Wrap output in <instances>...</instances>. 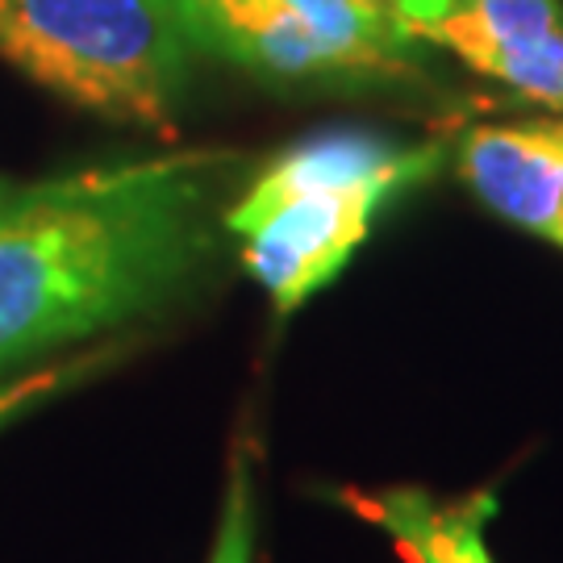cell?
I'll list each match as a JSON object with an SVG mask.
<instances>
[{
	"instance_id": "obj_1",
	"label": "cell",
	"mask_w": 563,
	"mask_h": 563,
	"mask_svg": "<svg viewBox=\"0 0 563 563\" xmlns=\"http://www.w3.org/2000/svg\"><path fill=\"white\" fill-rule=\"evenodd\" d=\"M213 155L84 167L0 205V372L139 322L213 251Z\"/></svg>"
},
{
	"instance_id": "obj_2",
	"label": "cell",
	"mask_w": 563,
	"mask_h": 563,
	"mask_svg": "<svg viewBox=\"0 0 563 563\" xmlns=\"http://www.w3.org/2000/svg\"><path fill=\"white\" fill-rule=\"evenodd\" d=\"M434 167L439 146L330 130L267 163L225 209V230L276 313H292L351 263L384 205Z\"/></svg>"
},
{
	"instance_id": "obj_3",
	"label": "cell",
	"mask_w": 563,
	"mask_h": 563,
	"mask_svg": "<svg viewBox=\"0 0 563 563\" xmlns=\"http://www.w3.org/2000/svg\"><path fill=\"white\" fill-rule=\"evenodd\" d=\"M188 55L180 0H0V59L109 121L167 130Z\"/></svg>"
},
{
	"instance_id": "obj_4",
	"label": "cell",
	"mask_w": 563,
	"mask_h": 563,
	"mask_svg": "<svg viewBox=\"0 0 563 563\" xmlns=\"http://www.w3.org/2000/svg\"><path fill=\"white\" fill-rule=\"evenodd\" d=\"M192 46L267 80H393L409 34L367 0H180Z\"/></svg>"
},
{
	"instance_id": "obj_5",
	"label": "cell",
	"mask_w": 563,
	"mask_h": 563,
	"mask_svg": "<svg viewBox=\"0 0 563 563\" xmlns=\"http://www.w3.org/2000/svg\"><path fill=\"white\" fill-rule=\"evenodd\" d=\"M518 97L563 113V9L555 0H455L413 30Z\"/></svg>"
},
{
	"instance_id": "obj_6",
	"label": "cell",
	"mask_w": 563,
	"mask_h": 563,
	"mask_svg": "<svg viewBox=\"0 0 563 563\" xmlns=\"http://www.w3.org/2000/svg\"><path fill=\"white\" fill-rule=\"evenodd\" d=\"M460 176L505 222L563 246V121L476 125L460 142Z\"/></svg>"
},
{
	"instance_id": "obj_7",
	"label": "cell",
	"mask_w": 563,
	"mask_h": 563,
	"mask_svg": "<svg viewBox=\"0 0 563 563\" xmlns=\"http://www.w3.org/2000/svg\"><path fill=\"white\" fill-rule=\"evenodd\" d=\"M342 505L388 534L409 563H497L488 551V522L497 514L493 493L439 501L426 488H346Z\"/></svg>"
},
{
	"instance_id": "obj_8",
	"label": "cell",
	"mask_w": 563,
	"mask_h": 563,
	"mask_svg": "<svg viewBox=\"0 0 563 563\" xmlns=\"http://www.w3.org/2000/svg\"><path fill=\"white\" fill-rule=\"evenodd\" d=\"M209 563H255V472L246 443H239L230 455L222 518L209 547Z\"/></svg>"
},
{
	"instance_id": "obj_9",
	"label": "cell",
	"mask_w": 563,
	"mask_h": 563,
	"mask_svg": "<svg viewBox=\"0 0 563 563\" xmlns=\"http://www.w3.org/2000/svg\"><path fill=\"white\" fill-rule=\"evenodd\" d=\"M109 355H113V346H97V351H84V355H71V360H51L46 367L21 372L13 380H0V430L9 422H18L21 413H30L34 405L51 401L55 393L80 384L84 376L97 372Z\"/></svg>"
},
{
	"instance_id": "obj_10",
	"label": "cell",
	"mask_w": 563,
	"mask_h": 563,
	"mask_svg": "<svg viewBox=\"0 0 563 563\" xmlns=\"http://www.w3.org/2000/svg\"><path fill=\"white\" fill-rule=\"evenodd\" d=\"M367 4H372V9H380L384 18H393L405 34L413 38V30H418L422 21L439 18V13H443V9H451L455 0H367Z\"/></svg>"
},
{
	"instance_id": "obj_11",
	"label": "cell",
	"mask_w": 563,
	"mask_h": 563,
	"mask_svg": "<svg viewBox=\"0 0 563 563\" xmlns=\"http://www.w3.org/2000/svg\"><path fill=\"white\" fill-rule=\"evenodd\" d=\"M21 184L18 180H4V176H0V205L9 201V197H13V192H18Z\"/></svg>"
}]
</instances>
